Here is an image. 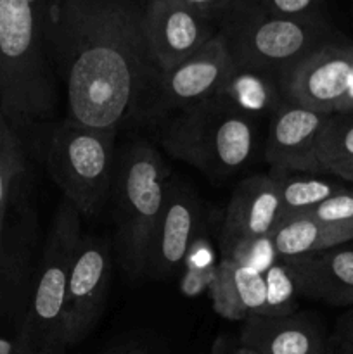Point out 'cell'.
Instances as JSON below:
<instances>
[{
    "mask_svg": "<svg viewBox=\"0 0 353 354\" xmlns=\"http://www.w3.org/2000/svg\"><path fill=\"white\" fill-rule=\"evenodd\" d=\"M145 2H48L45 40L66 88L69 120L118 128L149 106L159 73L145 37Z\"/></svg>",
    "mask_w": 353,
    "mask_h": 354,
    "instance_id": "1",
    "label": "cell"
},
{
    "mask_svg": "<svg viewBox=\"0 0 353 354\" xmlns=\"http://www.w3.org/2000/svg\"><path fill=\"white\" fill-rule=\"evenodd\" d=\"M51 0H0V111L14 130L52 113L55 85L45 40Z\"/></svg>",
    "mask_w": 353,
    "mask_h": 354,
    "instance_id": "2",
    "label": "cell"
},
{
    "mask_svg": "<svg viewBox=\"0 0 353 354\" xmlns=\"http://www.w3.org/2000/svg\"><path fill=\"white\" fill-rule=\"evenodd\" d=\"M161 144L175 159L213 180L244 168L256 145V120L215 95L179 111Z\"/></svg>",
    "mask_w": 353,
    "mask_h": 354,
    "instance_id": "3",
    "label": "cell"
},
{
    "mask_svg": "<svg viewBox=\"0 0 353 354\" xmlns=\"http://www.w3.org/2000/svg\"><path fill=\"white\" fill-rule=\"evenodd\" d=\"M218 35L234 66L279 76L338 33L324 14L280 17L234 0L218 21Z\"/></svg>",
    "mask_w": 353,
    "mask_h": 354,
    "instance_id": "4",
    "label": "cell"
},
{
    "mask_svg": "<svg viewBox=\"0 0 353 354\" xmlns=\"http://www.w3.org/2000/svg\"><path fill=\"white\" fill-rule=\"evenodd\" d=\"M82 234V216L69 201L62 199L45 239L37 282L14 344L16 354H66L69 349L68 277Z\"/></svg>",
    "mask_w": 353,
    "mask_h": 354,
    "instance_id": "5",
    "label": "cell"
},
{
    "mask_svg": "<svg viewBox=\"0 0 353 354\" xmlns=\"http://www.w3.org/2000/svg\"><path fill=\"white\" fill-rule=\"evenodd\" d=\"M170 180L159 152L145 142L130 145L114 169L118 248L125 270L134 277L147 273Z\"/></svg>",
    "mask_w": 353,
    "mask_h": 354,
    "instance_id": "6",
    "label": "cell"
},
{
    "mask_svg": "<svg viewBox=\"0 0 353 354\" xmlns=\"http://www.w3.org/2000/svg\"><path fill=\"white\" fill-rule=\"evenodd\" d=\"M118 128H92L66 118L48 137L47 169L80 216H96L114 180Z\"/></svg>",
    "mask_w": 353,
    "mask_h": 354,
    "instance_id": "7",
    "label": "cell"
},
{
    "mask_svg": "<svg viewBox=\"0 0 353 354\" xmlns=\"http://www.w3.org/2000/svg\"><path fill=\"white\" fill-rule=\"evenodd\" d=\"M353 75V44L336 35L279 75L284 100L317 113L338 114Z\"/></svg>",
    "mask_w": 353,
    "mask_h": 354,
    "instance_id": "8",
    "label": "cell"
},
{
    "mask_svg": "<svg viewBox=\"0 0 353 354\" xmlns=\"http://www.w3.org/2000/svg\"><path fill=\"white\" fill-rule=\"evenodd\" d=\"M280 221L279 185L273 175H253L235 187L227 204L220 234L221 258L242 261Z\"/></svg>",
    "mask_w": 353,
    "mask_h": 354,
    "instance_id": "9",
    "label": "cell"
},
{
    "mask_svg": "<svg viewBox=\"0 0 353 354\" xmlns=\"http://www.w3.org/2000/svg\"><path fill=\"white\" fill-rule=\"evenodd\" d=\"M232 68L234 62L224 38L217 33L196 54L158 76L147 113L161 116L211 99L220 92Z\"/></svg>",
    "mask_w": 353,
    "mask_h": 354,
    "instance_id": "10",
    "label": "cell"
},
{
    "mask_svg": "<svg viewBox=\"0 0 353 354\" xmlns=\"http://www.w3.org/2000/svg\"><path fill=\"white\" fill-rule=\"evenodd\" d=\"M109 279V245L99 237L82 234L68 277L66 337L69 348L80 344L99 322L106 306Z\"/></svg>",
    "mask_w": 353,
    "mask_h": 354,
    "instance_id": "11",
    "label": "cell"
},
{
    "mask_svg": "<svg viewBox=\"0 0 353 354\" xmlns=\"http://www.w3.org/2000/svg\"><path fill=\"white\" fill-rule=\"evenodd\" d=\"M145 37L158 73L170 71L218 33L217 24L180 0L145 2Z\"/></svg>",
    "mask_w": 353,
    "mask_h": 354,
    "instance_id": "12",
    "label": "cell"
},
{
    "mask_svg": "<svg viewBox=\"0 0 353 354\" xmlns=\"http://www.w3.org/2000/svg\"><path fill=\"white\" fill-rule=\"evenodd\" d=\"M327 120V114L284 100L270 116L266 162L282 171L318 173L315 145Z\"/></svg>",
    "mask_w": 353,
    "mask_h": 354,
    "instance_id": "13",
    "label": "cell"
},
{
    "mask_svg": "<svg viewBox=\"0 0 353 354\" xmlns=\"http://www.w3.org/2000/svg\"><path fill=\"white\" fill-rule=\"evenodd\" d=\"M199 228V204L183 185L170 180L166 203L159 218L158 230L152 242L147 273L168 277L180 265L197 237Z\"/></svg>",
    "mask_w": 353,
    "mask_h": 354,
    "instance_id": "14",
    "label": "cell"
},
{
    "mask_svg": "<svg viewBox=\"0 0 353 354\" xmlns=\"http://www.w3.org/2000/svg\"><path fill=\"white\" fill-rule=\"evenodd\" d=\"M282 261L293 273L298 294L329 306L353 308V244Z\"/></svg>",
    "mask_w": 353,
    "mask_h": 354,
    "instance_id": "15",
    "label": "cell"
},
{
    "mask_svg": "<svg viewBox=\"0 0 353 354\" xmlns=\"http://www.w3.org/2000/svg\"><path fill=\"white\" fill-rule=\"evenodd\" d=\"M239 346L255 354H327L324 334L305 315H256L242 322Z\"/></svg>",
    "mask_w": 353,
    "mask_h": 354,
    "instance_id": "16",
    "label": "cell"
},
{
    "mask_svg": "<svg viewBox=\"0 0 353 354\" xmlns=\"http://www.w3.org/2000/svg\"><path fill=\"white\" fill-rule=\"evenodd\" d=\"M208 292L215 313L225 320L244 322L266 311L263 272L230 258H220L217 275Z\"/></svg>",
    "mask_w": 353,
    "mask_h": 354,
    "instance_id": "17",
    "label": "cell"
},
{
    "mask_svg": "<svg viewBox=\"0 0 353 354\" xmlns=\"http://www.w3.org/2000/svg\"><path fill=\"white\" fill-rule=\"evenodd\" d=\"M353 241V225H329L307 213L284 218L270 235L273 256L293 259L315 254Z\"/></svg>",
    "mask_w": 353,
    "mask_h": 354,
    "instance_id": "18",
    "label": "cell"
},
{
    "mask_svg": "<svg viewBox=\"0 0 353 354\" xmlns=\"http://www.w3.org/2000/svg\"><path fill=\"white\" fill-rule=\"evenodd\" d=\"M217 95L255 120L263 114L272 116L273 111L284 102L279 76L239 66L232 68Z\"/></svg>",
    "mask_w": 353,
    "mask_h": 354,
    "instance_id": "19",
    "label": "cell"
},
{
    "mask_svg": "<svg viewBox=\"0 0 353 354\" xmlns=\"http://www.w3.org/2000/svg\"><path fill=\"white\" fill-rule=\"evenodd\" d=\"M318 173L353 182V116L332 114L315 145Z\"/></svg>",
    "mask_w": 353,
    "mask_h": 354,
    "instance_id": "20",
    "label": "cell"
},
{
    "mask_svg": "<svg viewBox=\"0 0 353 354\" xmlns=\"http://www.w3.org/2000/svg\"><path fill=\"white\" fill-rule=\"evenodd\" d=\"M273 178L279 185L280 220L307 213L318 206L322 201L331 197L332 194L341 190V187H338L331 180L305 175L289 176L287 171H282V169H277Z\"/></svg>",
    "mask_w": 353,
    "mask_h": 354,
    "instance_id": "21",
    "label": "cell"
},
{
    "mask_svg": "<svg viewBox=\"0 0 353 354\" xmlns=\"http://www.w3.org/2000/svg\"><path fill=\"white\" fill-rule=\"evenodd\" d=\"M24 169L23 151L12 124L0 111V213H6L14 182Z\"/></svg>",
    "mask_w": 353,
    "mask_h": 354,
    "instance_id": "22",
    "label": "cell"
},
{
    "mask_svg": "<svg viewBox=\"0 0 353 354\" xmlns=\"http://www.w3.org/2000/svg\"><path fill=\"white\" fill-rule=\"evenodd\" d=\"M266 286V311L265 315H289L294 311V296L298 294L296 282L282 259L273 261L263 272Z\"/></svg>",
    "mask_w": 353,
    "mask_h": 354,
    "instance_id": "23",
    "label": "cell"
},
{
    "mask_svg": "<svg viewBox=\"0 0 353 354\" xmlns=\"http://www.w3.org/2000/svg\"><path fill=\"white\" fill-rule=\"evenodd\" d=\"M307 214L322 223L353 225V190H338Z\"/></svg>",
    "mask_w": 353,
    "mask_h": 354,
    "instance_id": "24",
    "label": "cell"
},
{
    "mask_svg": "<svg viewBox=\"0 0 353 354\" xmlns=\"http://www.w3.org/2000/svg\"><path fill=\"white\" fill-rule=\"evenodd\" d=\"M249 7L280 17H305L322 14L324 0H239Z\"/></svg>",
    "mask_w": 353,
    "mask_h": 354,
    "instance_id": "25",
    "label": "cell"
},
{
    "mask_svg": "<svg viewBox=\"0 0 353 354\" xmlns=\"http://www.w3.org/2000/svg\"><path fill=\"white\" fill-rule=\"evenodd\" d=\"M217 266L218 265L204 270H183V275L182 279H180V290H182L183 296L196 297L199 296V294H203L204 290H210L211 283H213L215 280V275H217Z\"/></svg>",
    "mask_w": 353,
    "mask_h": 354,
    "instance_id": "26",
    "label": "cell"
},
{
    "mask_svg": "<svg viewBox=\"0 0 353 354\" xmlns=\"http://www.w3.org/2000/svg\"><path fill=\"white\" fill-rule=\"evenodd\" d=\"M218 265L217 254H215V249L211 245V242L208 239L201 237L197 234V237L194 239L192 245H190L189 252L185 256V261L183 266L185 268H196V270H204L211 268V266Z\"/></svg>",
    "mask_w": 353,
    "mask_h": 354,
    "instance_id": "27",
    "label": "cell"
},
{
    "mask_svg": "<svg viewBox=\"0 0 353 354\" xmlns=\"http://www.w3.org/2000/svg\"><path fill=\"white\" fill-rule=\"evenodd\" d=\"M180 2L185 3L187 7H190L199 16L210 19L218 28V21L227 12V9L232 6L234 0H180Z\"/></svg>",
    "mask_w": 353,
    "mask_h": 354,
    "instance_id": "28",
    "label": "cell"
},
{
    "mask_svg": "<svg viewBox=\"0 0 353 354\" xmlns=\"http://www.w3.org/2000/svg\"><path fill=\"white\" fill-rule=\"evenodd\" d=\"M336 346L339 354H353V308L339 320Z\"/></svg>",
    "mask_w": 353,
    "mask_h": 354,
    "instance_id": "29",
    "label": "cell"
},
{
    "mask_svg": "<svg viewBox=\"0 0 353 354\" xmlns=\"http://www.w3.org/2000/svg\"><path fill=\"white\" fill-rule=\"evenodd\" d=\"M353 113V75H352V82H350V88L346 92L345 99L341 100L338 107V114H352Z\"/></svg>",
    "mask_w": 353,
    "mask_h": 354,
    "instance_id": "30",
    "label": "cell"
},
{
    "mask_svg": "<svg viewBox=\"0 0 353 354\" xmlns=\"http://www.w3.org/2000/svg\"><path fill=\"white\" fill-rule=\"evenodd\" d=\"M0 354H16V346L7 339L0 337Z\"/></svg>",
    "mask_w": 353,
    "mask_h": 354,
    "instance_id": "31",
    "label": "cell"
},
{
    "mask_svg": "<svg viewBox=\"0 0 353 354\" xmlns=\"http://www.w3.org/2000/svg\"><path fill=\"white\" fill-rule=\"evenodd\" d=\"M217 346H218V354H224V351H221V348H220V342H217ZM228 354H255V353H251L249 349H244V348H241V346H237V348L232 349Z\"/></svg>",
    "mask_w": 353,
    "mask_h": 354,
    "instance_id": "32",
    "label": "cell"
},
{
    "mask_svg": "<svg viewBox=\"0 0 353 354\" xmlns=\"http://www.w3.org/2000/svg\"><path fill=\"white\" fill-rule=\"evenodd\" d=\"M111 354H147V353L142 351V349H118V351Z\"/></svg>",
    "mask_w": 353,
    "mask_h": 354,
    "instance_id": "33",
    "label": "cell"
},
{
    "mask_svg": "<svg viewBox=\"0 0 353 354\" xmlns=\"http://www.w3.org/2000/svg\"><path fill=\"white\" fill-rule=\"evenodd\" d=\"M3 220H6V213H0V244H2V230H3Z\"/></svg>",
    "mask_w": 353,
    "mask_h": 354,
    "instance_id": "34",
    "label": "cell"
},
{
    "mask_svg": "<svg viewBox=\"0 0 353 354\" xmlns=\"http://www.w3.org/2000/svg\"><path fill=\"white\" fill-rule=\"evenodd\" d=\"M211 354H218V346H215L213 351H211Z\"/></svg>",
    "mask_w": 353,
    "mask_h": 354,
    "instance_id": "35",
    "label": "cell"
}]
</instances>
